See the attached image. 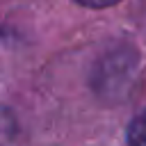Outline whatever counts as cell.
I'll use <instances>...</instances> for the list:
<instances>
[{"instance_id":"2","label":"cell","mask_w":146,"mask_h":146,"mask_svg":"<svg viewBox=\"0 0 146 146\" xmlns=\"http://www.w3.org/2000/svg\"><path fill=\"white\" fill-rule=\"evenodd\" d=\"M78 5H84V7H91V9H103V7H110V5H116L119 0H75Z\"/></svg>"},{"instance_id":"1","label":"cell","mask_w":146,"mask_h":146,"mask_svg":"<svg viewBox=\"0 0 146 146\" xmlns=\"http://www.w3.org/2000/svg\"><path fill=\"white\" fill-rule=\"evenodd\" d=\"M125 137H128V146H146V110L130 121Z\"/></svg>"}]
</instances>
